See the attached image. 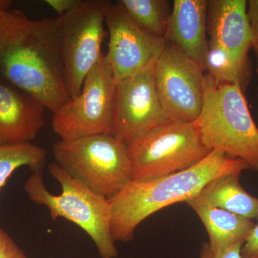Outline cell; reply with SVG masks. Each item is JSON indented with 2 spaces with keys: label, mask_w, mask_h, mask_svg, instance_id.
<instances>
[{
  "label": "cell",
  "mask_w": 258,
  "mask_h": 258,
  "mask_svg": "<svg viewBox=\"0 0 258 258\" xmlns=\"http://www.w3.org/2000/svg\"><path fill=\"white\" fill-rule=\"evenodd\" d=\"M241 174H224L210 181L198 195L213 206L238 216L258 220V198L252 196L242 187Z\"/></svg>",
  "instance_id": "2e32d148"
},
{
  "label": "cell",
  "mask_w": 258,
  "mask_h": 258,
  "mask_svg": "<svg viewBox=\"0 0 258 258\" xmlns=\"http://www.w3.org/2000/svg\"><path fill=\"white\" fill-rule=\"evenodd\" d=\"M47 167L50 175L60 184L62 191L58 195H52L45 186L42 171H35L24 186L30 200L46 207L53 221L61 217L79 226L91 237L102 258L118 257L112 236L109 199L73 178L55 161Z\"/></svg>",
  "instance_id": "277c9868"
},
{
  "label": "cell",
  "mask_w": 258,
  "mask_h": 258,
  "mask_svg": "<svg viewBox=\"0 0 258 258\" xmlns=\"http://www.w3.org/2000/svg\"><path fill=\"white\" fill-rule=\"evenodd\" d=\"M106 25L109 43L105 57L111 66L115 83L132 77L156 62L166 47L164 38L141 30L118 3L110 2Z\"/></svg>",
  "instance_id": "8fae6325"
},
{
  "label": "cell",
  "mask_w": 258,
  "mask_h": 258,
  "mask_svg": "<svg viewBox=\"0 0 258 258\" xmlns=\"http://www.w3.org/2000/svg\"><path fill=\"white\" fill-rule=\"evenodd\" d=\"M205 71L172 44L154 64L156 89L163 109L172 121L194 123L203 106Z\"/></svg>",
  "instance_id": "9c48e42d"
},
{
  "label": "cell",
  "mask_w": 258,
  "mask_h": 258,
  "mask_svg": "<svg viewBox=\"0 0 258 258\" xmlns=\"http://www.w3.org/2000/svg\"><path fill=\"white\" fill-rule=\"evenodd\" d=\"M115 87L111 66L103 55L86 76L81 93L54 112V132L62 140L112 135Z\"/></svg>",
  "instance_id": "ba28073f"
},
{
  "label": "cell",
  "mask_w": 258,
  "mask_h": 258,
  "mask_svg": "<svg viewBox=\"0 0 258 258\" xmlns=\"http://www.w3.org/2000/svg\"><path fill=\"white\" fill-rule=\"evenodd\" d=\"M243 243L244 242H239L225 250L219 252H214L208 243H205L202 247L199 258H242L241 248Z\"/></svg>",
  "instance_id": "44dd1931"
},
{
  "label": "cell",
  "mask_w": 258,
  "mask_h": 258,
  "mask_svg": "<svg viewBox=\"0 0 258 258\" xmlns=\"http://www.w3.org/2000/svg\"><path fill=\"white\" fill-rule=\"evenodd\" d=\"M247 169L244 161L214 149L203 160L185 170L148 181L132 180L109 198L113 240L130 242L137 227L153 214L195 198L218 176L242 174Z\"/></svg>",
  "instance_id": "7a4b0ae2"
},
{
  "label": "cell",
  "mask_w": 258,
  "mask_h": 258,
  "mask_svg": "<svg viewBox=\"0 0 258 258\" xmlns=\"http://www.w3.org/2000/svg\"><path fill=\"white\" fill-rule=\"evenodd\" d=\"M155 62L132 77L115 83L112 135L126 145L170 120L156 89Z\"/></svg>",
  "instance_id": "30bf717a"
},
{
  "label": "cell",
  "mask_w": 258,
  "mask_h": 258,
  "mask_svg": "<svg viewBox=\"0 0 258 258\" xmlns=\"http://www.w3.org/2000/svg\"><path fill=\"white\" fill-rule=\"evenodd\" d=\"M132 180L148 181L185 170L212 152L195 123L169 121L154 127L128 145Z\"/></svg>",
  "instance_id": "8992f818"
},
{
  "label": "cell",
  "mask_w": 258,
  "mask_h": 258,
  "mask_svg": "<svg viewBox=\"0 0 258 258\" xmlns=\"http://www.w3.org/2000/svg\"><path fill=\"white\" fill-rule=\"evenodd\" d=\"M254 49V52L256 54V57H257V69H256V72L258 74V39L254 42V46L252 47Z\"/></svg>",
  "instance_id": "484cf974"
},
{
  "label": "cell",
  "mask_w": 258,
  "mask_h": 258,
  "mask_svg": "<svg viewBox=\"0 0 258 258\" xmlns=\"http://www.w3.org/2000/svg\"><path fill=\"white\" fill-rule=\"evenodd\" d=\"M81 0H45V3L58 15V18L74 10Z\"/></svg>",
  "instance_id": "603a6c76"
},
{
  "label": "cell",
  "mask_w": 258,
  "mask_h": 258,
  "mask_svg": "<svg viewBox=\"0 0 258 258\" xmlns=\"http://www.w3.org/2000/svg\"><path fill=\"white\" fill-rule=\"evenodd\" d=\"M12 4L13 3L10 0H0V15L10 10Z\"/></svg>",
  "instance_id": "d4e9b609"
},
{
  "label": "cell",
  "mask_w": 258,
  "mask_h": 258,
  "mask_svg": "<svg viewBox=\"0 0 258 258\" xmlns=\"http://www.w3.org/2000/svg\"><path fill=\"white\" fill-rule=\"evenodd\" d=\"M186 203L192 209L208 231L209 246L214 252L244 242L255 222L213 206L198 196Z\"/></svg>",
  "instance_id": "9a60e30c"
},
{
  "label": "cell",
  "mask_w": 258,
  "mask_h": 258,
  "mask_svg": "<svg viewBox=\"0 0 258 258\" xmlns=\"http://www.w3.org/2000/svg\"><path fill=\"white\" fill-rule=\"evenodd\" d=\"M131 20L141 30L164 39L171 10L165 0H119Z\"/></svg>",
  "instance_id": "e0dca14e"
},
{
  "label": "cell",
  "mask_w": 258,
  "mask_h": 258,
  "mask_svg": "<svg viewBox=\"0 0 258 258\" xmlns=\"http://www.w3.org/2000/svg\"><path fill=\"white\" fill-rule=\"evenodd\" d=\"M247 3V18L255 42L258 39V0H249Z\"/></svg>",
  "instance_id": "cb8c5ba5"
},
{
  "label": "cell",
  "mask_w": 258,
  "mask_h": 258,
  "mask_svg": "<svg viewBox=\"0 0 258 258\" xmlns=\"http://www.w3.org/2000/svg\"><path fill=\"white\" fill-rule=\"evenodd\" d=\"M204 69L215 85L237 84L245 89L251 78L249 64H242L221 47L209 42Z\"/></svg>",
  "instance_id": "d6986e66"
},
{
  "label": "cell",
  "mask_w": 258,
  "mask_h": 258,
  "mask_svg": "<svg viewBox=\"0 0 258 258\" xmlns=\"http://www.w3.org/2000/svg\"><path fill=\"white\" fill-rule=\"evenodd\" d=\"M203 106L195 125L204 144L258 171V128L243 90L237 84L215 85L208 74L203 81Z\"/></svg>",
  "instance_id": "3957f363"
},
{
  "label": "cell",
  "mask_w": 258,
  "mask_h": 258,
  "mask_svg": "<svg viewBox=\"0 0 258 258\" xmlns=\"http://www.w3.org/2000/svg\"><path fill=\"white\" fill-rule=\"evenodd\" d=\"M257 96H258V89H257Z\"/></svg>",
  "instance_id": "4316f807"
},
{
  "label": "cell",
  "mask_w": 258,
  "mask_h": 258,
  "mask_svg": "<svg viewBox=\"0 0 258 258\" xmlns=\"http://www.w3.org/2000/svg\"><path fill=\"white\" fill-rule=\"evenodd\" d=\"M0 79L52 113L69 99L61 58L59 18L31 19L20 10L0 15Z\"/></svg>",
  "instance_id": "6da1fadb"
},
{
  "label": "cell",
  "mask_w": 258,
  "mask_h": 258,
  "mask_svg": "<svg viewBox=\"0 0 258 258\" xmlns=\"http://www.w3.org/2000/svg\"><path fill=\"white\" fill-rule=\"evenodd\" d=\"M45 106L0 79V144L31 143L44 125Z\"/></svg>",
  "instance_id": "4fadbf2b"
},
{
  "label": "cell",
  "mask_w": 258,
  "mask_h": 258,
  "mask_svg": "<svg viewBox=\"0 0 258 258\" xmlns=\"http://www.w3.org/2000/svg\"><path fill=\"white\" fill-rule=\"evenodd\" d=\"M55 162L98 195L111 198L132 181L128 145L111 134H97L52 146Z\"/></svg>",
  "instance_id": "5b68a950"
},
{
  "label": "cell",
  "mask_w": 258,
  "mask_h": 258,
  "mask_svg": "<svg viewBox=\"0 0 258 258\" xmlns=\"http://www.w3.org/2000/svg\"><path fill=\"white\" fill-rule=\"evenodd\" d=\"M247 5L245 0H210L207 18L209 42L221 47L242 64H249L248 52L254 43Z\"/></svg>",
  "instance_id": "7c38bea8"
},
{
  "label": "cell",
  "mask_w": 258,
  "mask_h": 258,
  "mask_svg": "<svg viewBox=\"0 0 258 258\" xmlns=\"http://www.w3.org/2000/svg\"><path fill=\"white\" fill-rule=\"evenodd\" d=\"M0 258H28L4 230L0 227Z\"/></svg>",
  "instance_id": "ffe728a7"
},
{
  "label": "cell",
  "mask_w": 258,
  "mask_h": 258,
  "mask_svg": "<svg viewBox=\"0 0 258 258\" xmlns=\"http://www.w3.org/2000/svg\"><path fill=\"white\" fill-rule=\"evenodd\" d=\"M109 1L81 0L59 18L61 58L70 97L81 93L83 83L103 53L106 15Z\"/></svg>",
  "instance_id": "52a82bcc"
},
{
  "label": "cell",
  "mask_w": 258,
  "mask_h": 258,
  "mask_svg": "<svg viewBox=\"0 0 258 258\" xmlns=\"http://www.w3.org/2000/svg\"><path fill=\"white\" fill-rule=\"evenodd\" d=\"M249 231L241 248L242 258H258V220Z\"/></svg>",
  "instance_id": "7402d4cb"
},
{
  "label": "cell",
  "mask_w": 258,
  "mask_h": 258,
  "mask_svg": "<svg viewBox=\"0 0 258 258\" xmlns=\"http://www.w3.org/2000/svg\"><path fill=\"white\" fill-rule=\"evenodd\" d=\"M47 164V152L32 143L0 144V191L15 171L28 166L32 172L42 171Z\"/></svg>",
  "instance_id": "ac0fdd59"
},
{
  "label": "cell",
  "mask_w": 258,
  "mask_h": 258,
  "mask_svg": "<svg viewBox=\"0 0 258 258\" xmlns=\"http://www.w3.org/2000/svg\"><path fill=\"white\" fill-rule=\"evenodd\" d=\"M208 0H175L164 40L196 61L204 69L209 50ZM205 71V69H204Z\"/></svg>",
  "instance_id": "5bb4252c"
}]
</instances>
